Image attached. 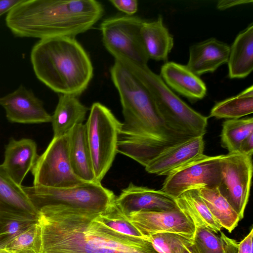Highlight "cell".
<instances>
[{"instance_id":"obj_1","label":"cell","mask_w":253,"mask_h":253,"mask_svg":"<svg viewBox=\"0 0 253 253\" xmlns=\"http://www.w3.org/2000/svg\"><path fill=\"white\" fill-rule=\"evenodd\" d=\"M38 211L41 253H159L147 239L108 227L100 213L61 205L44 206Z\"/></svg>"},{"instance_id":"obj_2","label":"cell","mask_w":253,"mask_h":253,"mask_svg":"<svg viewBox=\"0 0 253 253\" xmlns=\"http://www.w3.org/2000/svg\"><path fill=\"white\" fill-rule=\"evenodd\" d=\"M104 8L95 0H22L7 13L5 23L16 37H73L91 28Z\"/></svg>"},{"instance_id":"obj_3","label":"cell","mask_w":253,"mask_h":253,"mask_svg":"<svg viewBox=\"0 0 253 253\" xmlns=\"http://www.w3.org/2000/svg\"><path fill=\"white\" fill-rule=\"evenodd\" d=\"M30 58L37 78L60 94L78 96L93 77L89 56L75 38L41 39L33 46Z\"/></svg>"},{"instance_id":"obj_4","label":"cell","mask_w":253,"mask_h":253,"mask_svg":"<svg viewBox=\"0 0 253 253\" xmlns=\"http://www.w3.org/2000/svg\"><path fill=\"white\" fill-rule=\"evenodd\" d=\"M110 75L123 108V129L146 139L162 151L194 137L170 127L161 116L147 88L118 60H115Z\"/></svg>"},{"instance_id":"obj_5","label":"cell","mask_w":253,"mask_h":253,"mask_svg":"<svg viewBox=\"0 0 253 253\" xmlns=\"http://www.w3.org/2000/svg\"><path fill=\"white\" fill-rule=\"evenodd\" d=\"M112 56L126 66L152 95L165 123L176 131L192 136H204L208 118L188 105L147 65L134 63L119 54Z\"/></svg>"},{"instance_id":"obj_6","label":"cell","mask_w":253,"mask_h":253,"mask_svg":"<svg viewBox=\"0 0 253 253\" xmlns=\"http://www.w3.org/2000/svg\"><path fill=\"white\" fill-rule=\"evenodd\" d=\"M22 188L38 210L46 206L61 205L101 214L116 204L114 193L100 182H84L65 188L34 185Z\"/></svg>"},{"instance_id":"obj_7","label":"cell","mask_w":253,"mask_h":253,"mask_svg":"<svg viewBox=\"0 0 253 253\" xmlns=\"http://www.w3.org/2000/svg\"><path fill=\"white\" fill-rule=\"evenodd\" d=\"M123 123L107 107L94 103L85 125L87 142L95 180H101L111 168L117 153L118 135Z\"/></svg>"},{"instance_id":"obj_8","label":"cell","mask_w":253,"mask_h":253,"mask_svg":"<svg viewBox=\"0 0 253 253\" xmlns=\"http://www.w3.org/2000/svg\"><path fill=\"white\" fill-rule=\"evenodd\" d=\"M69 147L68 133L53 137L44 152L39 156L31 170L33 185L65 188L85 182L73 171Z\"/></svg>"},{"instance_id":"obj_9","label":"cell","mask_w":253,"mask_h":253,"mask_svg":"<svg viewBox=\"0 0 253 253\" xmlns=\"http://www.w3.org/2000/svg\"><path fill=\"white\" fill-rule=\"evenodd\" d=\"M144 20L124 15L110 17L101 24L103 44L111 55L119 54L139 65H147L149 59L141 35Z\"/></svg>"},{"instance_id":"obj_10","label":"cell","mask_w":253,"mask_h":253,"mask_svg":"<svg viewBox=\"0 0 253 253\" xmlns=\"http://www.w3.org/2000/svg\"><path fill=\"white\" fill-rule=\"evenodd\" d=\"M222 156L202 154L167 175L161 190L175 199L189 190L217 187Z\"/></svg>"},{"instance_id":"obj_11","label":"cell","mask_w":253,"mask_h":253,"mask_svg":"<svg viewBox=\"0 0 253 253\" xmlns=\"http://www.w3.org/2000/svg\"><path fill=\"white\" fill-rule=\"evenodd\" d=\"M221 178L217 188L239 216L244 217L253 174L252 157L239 152L222 155Z\"/></svg>"},{"instance_id":"obj_12","label":"cell","mask_w":253,"mask_h":253,"mask_svg":"<svg viewBox=\"0 0 253 253\" xmlns=\"http://www.w3.org/2000/svg\"><path fill=\"white\" fill-rule=\"evenodd\" d=\"M131 223L146 239L161 233H175L193 239L195 226L180 210L167 211H140L130 213Z\"/></svg>"},{"instance_id":"obj_13","label":"cell","mask_w":253,"mask_h":253,"mask_svg":"<svg viewBox=\"0 0 253 253\" xmlns=\"http://www.w3.org/2000/svg\"><path fill=\"white\" fill-rule=\"evenodd\" d=\"M0 105L4 109L8 121L12 123L31 124L51 121V115L44 109L42 101L22 85L12 92L0 97Z\"/></svg>"},{"instance_id":"obj_14","label":"cell","mask_w":253,"mask_h":253,"mask_svg":"<svg viewBox=\"0 0 253 253\" xmlns=\"http://www.w3.org/2000/svg\"><path fill=\"white\" fill-rule=\"evenodd\" d=\"M116 205L127 216L140 211H167L178 209L175 199L161 190L136 186L132 183L116 197Z\"/></svg>"},{"instance_id":"obj_15","label":"cell","mask_w":253,"mask_h":253,"mask_svg":"<svg viewBox=\"0 0 253 253\" xmlns=\"http://www.w3.org/2000/svg\"><path fill=\"white\" fill-rule=\"evenodd\" d=\"M203 136L190 138L166 149L149 162L146 171L158 175H168L203 154Z\"/></svg>"},{"instance_id":"obj_16","label":"cell","mask_w":253,"mask_h":253,"mask_svg":"<svg viewBox=\"0 0 253 253\" xmlns=\"http://www.w3.org/2000/svg\"><path fill=\"white\" fill-rule=\"evenodd\" d=\"M38 157L37 144L34 140L11 138L5 147L4 161L0 165L6 174L21 186Z\"/></svg>"},{"instance_id":"obj_17","label":"cell","mask_w":253,"mask_h":253,"mask_svg":"<svg viewBox=\"0 0 253 253\" xmlns=\"http://www.w3.org/2000/svg\"><path fill=\"white\" fill-rule=\"evenodd\" d=\"M230 47L227 43L213 38L194 44L189 48V57L186 66L198 76L213 73L227 63Z\"/></svg>"},{"instance_id":"obj_18","label":"cell","mask_w":253,"mask_h":253,"mask_svg":"<svg viewBox=\"0 0 253 253\" xmlns=\"http://www.w3.org/2000/svg\"><path fill=\"white\" fill-rule=\"evenodd\" d=\"M159 76L170 89L191 100L202 99L207 94L205 83L186 65L167 62L161 67Z\"/></svg>"},{"instance_id":"obj_19","label":"cell","mask_w":253,"mask_h":253,"mask_svg":"<svg viewBox=\"0 0 253 253\" xmlns=\"http://www.w3.org/2000/svg\"><path fill=\"white\" fill-rule=\"evenodd\" d=\"M68 135L69 157L74 173L84 182H96L87 142L85 125H76Z\"/></svg>"},{"instance_id":"obj_20","label":"cell","mask_w":253,"mask_h":253,"mask_svg":"<svg viewBox=\"0 0 253 253\" xmlns=\"http://www.w3.org/2000/svg\"><path fill=\"white\" fill-rule=\"evenodd\" d=\"M228 77L241 79L253 70V23H251L236 37L230 47L227 63Z\"/></svg>"},{"instance_id":"obj_21","label":"cell","mask_w":253,"mask_h":253,"mask_svg":"<svg viewBox=\"0 0 253 253\" xmlns=\"http://www.w3.org/2000/svg\"><path fill=\"white\" fill-rule=\"evenodd\" d=\"M88 108L83 105L78 96L60 94L51 121L53 137L68 134L77 125L83 124Z\"/></svg>"},{"instance_id":"obj_22","label":"cell","mask_w":253,"mask_h":253,"mask_svg":"<svg viewBox=\"0 0 253 253\" xmlns=\"http://www.w3.org/2000/svg\"><path fill=\"white\" fill-rule=\"evenodd\" d=\"M142 42L149 58L166 61L173 48L174 40L159 16L153 21H144L141 28Z\"/></svg>"},{"instance_id":"obj_23","label":"cell","mask_w":253,"mask_h":253,"mask_svg":"<svg viewBox=\"0 0 253 253\" xmlns=\"http://www.w3.org/2000/svg\"><path fill=\"white\" fill-rule=\"evenodd\" d=\"M38 210L20 186L0 165V212L38 216Z\"/></svg>"},{"instance_id":"obj_24","label":"cell","mask_w":253,"mask_h":253,"mask_svg":"<svg viewBox=\"0 0 253 253\" xmlns=\"http://www.w3.org/2000/svg\"><path fill=\"white\" fill-rule=\"evenodd\" d=\"M177 206L194 223L195 227H206L217 233L221 226L212 215L199 195L198 189L188 190L175 198Z\"/></svg>"},{"instance_id":"obj_25","label":"cell","mask_w":253,"mask_h":253,"mask_svg":"<svg viewBox=\"0 0 253 253\" xmlns=\"http://www.w3.org/2000/svg\"><path fill=\"white\" fill-rule=\"evenodd\" d=\"M200 196L210 212L222 227L231 232L241 220L217 187L198 189Z\"/></svg>"},{"instance_id":"obj_26","label":"cell","mask_w":253,"mask_h":253,"mask_svg":"<svg viewBox=\"0 0 253 253\" xmlns=\"http://www.w3.org/2000/svg\"><path fill=\"white\" fill-rule=\"evenodd\" d=\"M253 112V86L238 95L218 102L211 109L210 117L238 119Z\"/></svg>"},{"instance_id":"obj_27","label":"cell","mask_w":253,"mask_h":253,"mask_svg":"<svg viewBox=\"0 0 253 253\" xmlns=\"http://www.w3.org/2000/svg\"><path fill=\"white\" fill-rule=\"evenodd\" d=\"M193 243L199 253H237L238 243L223 232L220 236L202 226L195 227Z\"/></svg>"},{"instance_id":"obj_28","label":"cell","mask_w":253,"mask_h":253,"mask_svg":"<svg viewBox=\"0 0 253 253\" xmlns=\"http://www.w3.org/2000/svg\"><path fill=\"white\" fill-rule=\"evenodd\" d=\"M252 133H253L252 117L229 119L222 124L221 145L229 153L238 152L242 141Z\"/></svg>"},{"instance_id":"obj_29","label":"cell","mask_w":253,"mask_h":253,"mask_svg":"<svg viewBox=\"0 0 253 253\" xmlns=\"http://www.w3.org/2000/svg\"><path fill=\"white\" fill-rule=\"evenodd\" d=\"M0 249L12 253H41L42 231L38 221L8 241Z\"/></svg>"},{"instance_id":"obj_30","label":"cell","mask_w":253,"mask_h":253,"mask_svg":"<svg viewBox=\"0 0 253 253\" xmlns=\"http://www.w3.org/2000/svg\"><path fill=\"white\" fill-rule=\"evenodd\" d=\"M38 221V216L0 212V248Z\"/></svg>"},{"instance_id":"obj_31","label":"cell","mask_w":253,"mask_h":253,"mask_svg":"<svg viewBox=\"0 0 253 253\" xmlns=\"http://www.w3.org/2000/svg\"><path fill=\"white\" fill-rule=\"evenodd\" d=\"M146 239L159 253H181L184 246L193 242V239L170 232L156 234Z\"/></svg>"},{"instance_id":"obj_32","label":"cell","mask_w":253,"mask_h":253,"mask_svg":"<svg viewBox=\"0 0 253 253\" xmlns=\"http://www.w3.org/2000/svg\"><path fill=\"white\" fill-rule=\"evenodd\" d=\"M99 218L106 225L117 232L135 237L145 238L131 223L128 217L123 213L116 204L110 210L100 214Z\"/></svg>"},{"instance_id":"obj_33","label":"cell","mask_w":253,"mask_h":253,"mask_svg":"<svg viewBox=\"0 0 253 253\" xmlns=\"http://www.w3.org/2000/svg\"><path fill=\"white\" fill-rule=\"evenodd\" d=\"M109 2L119 10L132 16L138 9V1L136 0H110Z\"/></svg>"},{"instance_id":"obj_34","label":"cell","mask_w":253,"mask_h":253,"mask_svg":"<svg viewBox=\"0 0 253 253\" xmlns=\"http://www.w3.org/2000/svg\"><path fill=\"white\" fill-rule=\"evenodd\" d=\"M253 229L252 228L249 234L238 243L237 253H253Z\"/></svg>"},{"instance_id":"obj_35","label":"cell","mask_w":253,"mask_h":253,"mask_svg":"<svg viewBox=\"0 0 253 253\" xmlns=\"http://www.w3.org/2000/svg\"><path fill=\"white\" fill-rule=\"evenodd\" d=\"M238 152L243 155L252 157L253 153V133L250 134L242 141Z\"/></svg>"},{"instance_id":"obj_36","label":"cell","mask_w":253,"mask_h":253,"mask_svg":"<svg viewBox=\"0 0 253 253\" xmlns=\"http://www.w3.org/2000/svg\"><path fill=\"white\" fill-rule=\"evenodd\" d=\"M253 2L252 0H222L217 2L216 7L220 10H224L231 7Z\"/></svg>"},{"instance_id":"obj_37","label":"cell","mask_w":253,"mask_h":253,"mask_svg":"<svg viewBox=\"0 0 253 253\" xmlns=\"http://www.w3.org/2000/svg\"><path fill=\"white\" fill-rule=\"evenodd\" d=\"M22 0H0V17L5 13H8Z\"/></svg>"},{"instance_id":"obj_38","label":"cell","mask_w":253,"mask_h":253,"mask_svg":"<svg viewBox=\"0 0 253 253\" xmlns=\"http://www.w3.org/2000/svg\"><path fill=\"white\" fill-rule=\"evenodd\" d=\"M181 253H199L196 247L192 242V243L184 246Z\"/></svg>"},{"instance_id":"obj_39","label":"cell","mask_w":253,"mask_h":253,"mask_svg":"<svg viewBox=\"0 0 253 253\" xmlns=\"http://www.w3.org/2000/svg\"><path fill=\"white\" fill-rule=\"evenodd\" d=\"M0 253H12L5 249H0Z\"/></svg>"}]
</instances>
